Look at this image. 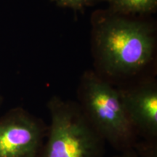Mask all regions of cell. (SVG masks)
Listing matches in <instances>:
<instances>
[{
	"instance_id": "6da1fadb",
	"label": "cell",
	"mask_w": 157,
	"mask_h": 157,
	"mask_svg": "<svg viewBox=\"0 0 157 157\" xmlns=\"http://www.w3.org/2000/svg\"><path fill=\"white\" fill-rule=\"evenodd\" d=\"M80 100L82 112L104 142L121 152L133 148L138 135L127 114L119 90L90 72L82 80Z\"/></svg>"
},
{
	"instance_id": "7a4b0ae2",
	"label": "cell",
	"mask_w": 157,
	"mask_h": 157,
	"mask_svg": "<svg viewBox=\"0 0 157 157\" xmlns=\"http://www.w3.org/2000/svg\"><path fill=\"white\" fill-rule=\"evenodd\" d=\"M48 108L50 124L39 157H103L105 142L78 104L56 96Z\"/></svg>"
},
{
	"instance_id": "3957f363",
	"label": "cell",
	"mask_w": 157,
	"mask_h": 157,
	"mask_svg": "<svg viewBox=\"0 0 157 157\" xmlns=\"http://www.w3.org/2000/svg\"><path fill=\"white\" fill-rule=\"evenodd\" d=\"M97 41L101 65L113 76L136 73L148 64L154 53L150 29L138 22L108 21L100 27Z\"/></svg>"
},
{
	"instance_id": "277c9868",
	"label": "cell",
	"mask_w": 157,
	"mask_h": 157,
	"mask_svg": "<svg viewBox=\"0 0 157 157\" xmlns=\"http://www.w3.org/2000/svg\"><path fill=\"white\" fill-rule=\"evenodd\" d=\"M48 127L22 107L0 117V157H39Z\"/></svg>"
},
{
	"instance_id": "5b68a950",
	"label": "cell",
	"mask_w": 157,
	"mask_h": 157,
	"mask_svg": "<svg viewBox=\"0 0 157 157\" xmlns=\"http://www.w3.org/2000/svg\"><path fill=\"white\" fill-rule=\"evenodd\" d=\"M121 101L137 135L156 140L157 89L146 84L127 90H119Z\"/></svg>"
},
{
	"instance_id": "8992f818",
	"label": "cell",
	"mask_w": 157,
	"mask_h": 157,
	"mask_svg": "<svg viewBox=\"0 0 157 157\" xmlns=\"http://www.w3.org/2000/svg\"><path fill=\"white\" fill-rule=\"evenodd\" d=\"M116 8L129 13H145L155 8L157 0H109Z\"/></svg>"
},
{
	"instance_id": "52a82bcc",
	"label": "cell",
	"mask_w": 157,
	"mask_h": 157,
	"mask_svg": "<svg viewBox=\"0 0 157 157\" xmlns=\"http://www.w3.org/2000/svg\"><path fill=\"white\" fill-rule=\"evenodd\" d=\"M133 149L137 157H157L156 140H144L136 142Z\"/></svg>"
},
{
	"instance_id": "ba28073f",
	"label": "cell",
	"mask_w": 157,
	"mask_h": 157,
	"mask_svg": "<svg viewBox=\"0 0 157 157\" xmlns=\"http://www.w3.org/2000/svg\"><path fill=\"white\" fill-rule=\"evenodd\" d=\"M58 4L66 7H71L73 8H80L86 5L90 0H55Z\"/></svg>"
},
{
	"instance_id": "9c48e42d",
	"label": "cell",
	"mask_w": 157,
	"mask_h": 157,
	"mask_svg": "<svg viewBox=\"0 0 157 157\" xmlns=\"http://www.w3.org/2000/svg\"><path fill=\"white\" fill-rule=\"evenodd\" d=\"M113 157H137L136 153L133 148L129 149V150L123 151L122 154L119 155V156H116Z\"/></svg>"
},
{
	"instance_id": "30bf717a",
	"label": "cell",
	"mask_w": 157,
	"mask_h": 157,
	"mask_svg": "<svg viewBox=\"0 0 157 157\" xmlns=\"http://www.w3.org/2000/svg\"><path fill=\"white\" fill-rule=\"evenodd\" d=\"M1 103H2V97L1 95H0V105H1Z\"/></svg>"
}]
</instances>
